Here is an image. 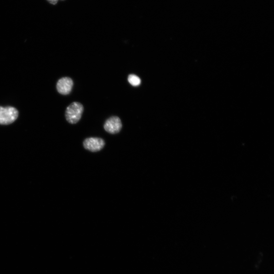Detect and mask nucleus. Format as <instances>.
<instances>
[{
  "label": "nucleus",
  "mask_w": 274,
  "mask_h": 274,
  "mask_svg": "<svg viewBox=\"0 0 274 274\" xmlns=\"http://www.w3.org/2000/svg\"><path fill=\"white\" fill-rule=\"evenodd\" d=\"M83 112V105L80 103L73 102L66 109V120L71 124L76 123L81 120Z\"/></svg>",
  "instance_id": "obj_1"
},
{
  "label": "nucleus",
  "mask_w": 274,
  "mask_h": 274,
  "mask_svg": "<svg viewBox=\"0 0 274 274\" xmlns=\"http://www.w3.org/2000/svg\"><path fill=\"white\" fill-rule=\"evenodd\" d=\"M18 117V111L15 107L0 106V124L8 125L13 123Z\"/></svg>",
  "instance_id": "obj_2"
},
{
  "label": "nucleus",
  "mask_w": 274,
  "mask_h": 274,
  "mask_svg": "<svg viewBox=\"0 0 274 274\" xmlns=\"http://www.w3.org/2000/svg\"><path fill=\"white\" fill-rule=\"evenodd\" d=\"M73 86V82L71 78L63 77L57 83L56 89L60 94L67 95L71 93Z\"/></svg>",
  "instance_id": "obj_3"
},
{
  "label": "nucleus",
  "mask_w": 274,
  "mask_h": 274,
  "mask_svg": "<svg viewBox=\"0 0 274 274\" xmlns=\"http://www.w3.org/2000/svg\"><path fill=\"white\" fill-rule=\"evenodd\" d=\"M104 145V140L99 138H87L84 142V146L86 149L91 152H97L101 151Z\"/></svg>",
  "instance_id": "obj_4"
},
{
  "label": "nucleus",
  "mask_w": 274,
  "mask_h": 274,
  "mask_svg": "<svg viewBox=\"0 0 274 274\" xmlns=\"http://www.w3.org/2000/svg\"><path fill=\"white\" fill-rule=\"evenodd\" d=\"M122 128L120 119L118 117H112L106 120L104 129L108 133L115 134L120 132Z\"/></svg>",
  "instance_id": "obj_5"
},
{
  "label": "nucleus",
  "mask_w": 274,
  "mask_h": 274,
  "mask_svg": "<svg viewBox=\"0 0 274 274\" xmlns=\"http://www.w3.org/2000/svg\"><path fill=\"white\" fill-rule=\"evenodd\" d=\"M129 83L134 86H138L141 84V79L137 75L131 74L128 77Z\"/></svg>",
  "instance_id": "obj_6"
},
{
  "label": "nucleus",
  "mask_w": 274,
  "mask_h": 274,
  "mask_svg": "<svg viewBox=\"0 0 274 274\" xmlns=\"http://www.w3.org/2000/svg\"><path fill=\"white\" fill-rule=\"evenodd\" d=\"M48 1L51 4L55 5L58 2V0H48Z\"/></svg>",
  "instance_id": "obj_7"
}]
</instances>
